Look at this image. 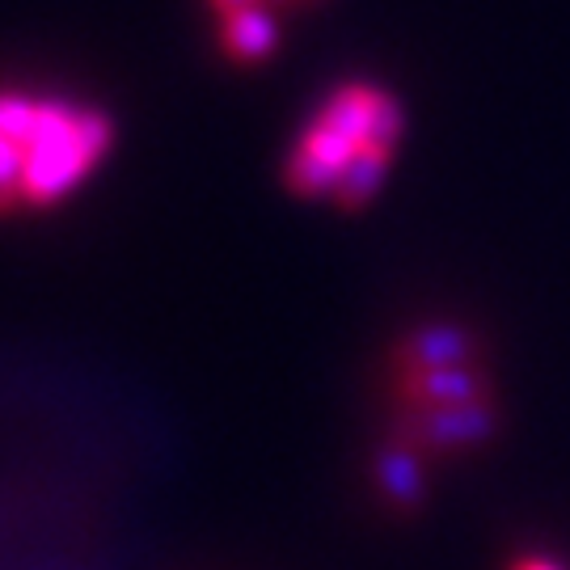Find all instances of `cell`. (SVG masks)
Wrapping results in <instances>:
<instances>
[{"label":"cell","instance_id":"1","mask_svg":"<svg viewBox=\"0 0 570 570\" xmlns=\"http://www.w3.org/2000/svg\"><path fill=\"white\" fill-rule=\"evenodd\" d=\"M406 136L402 102L372 81H346L317 106V115L287 153L284 183L301 199H322L346 178V169L367 153H397Z\"/></svg>","mask_w":570,"mask_h":570},{"label":"cell","instance_id":"2","mask_svg":"<svg viewBox=\"0 0 570 570\" xmlns=\"http://www.w3.org/2000/svg\"><path fill=\"white\" fill-rule=\"evenodd\" d=\"M115 140L110 115L94 106H72L63 98H39L30 127L18 136L26 157L21 178V204L51 207L68 190H77L81 178L102 161Z\"/></svg>","mask_w":570,"mask_h":570},{"label":"cell","instance_id":"3","mask_svg":"<svg viewBox=\"0 0 570 570\" xmlns=\"http://www.w3.org/2000/svg\"><path fill=\"white\" fill-rule=\"evenodd\" d=\"M410 428H414V440L428 444V449H478L499 428V410L490 406V402L419 410Z\"/></svg>","mask_w":570,"mask_h":570},{"label":"cell","instance_id":"4","mask_svg":"<svg viewBox=\"0 0 570 570\" xmlns=\"http://www.w3.org/2000/svg\"><path fill=\"white\" fill-rule=\"evenodd\" d=\"M402 393L414 410H444L469 406V402H490V385L478 367H428V372H406Z\"/></svg>","mask_w":570,"mask_h":570},{"label":"cell","instance_id":"5","mask_svg":"<svg viewBox=\"0 0 570 570\" xmlns=\"http://www.w3.org/2000/svg\"><path fill=\"white\" fill-rule=\"evenodd\" d=\"M279 47V21L266 13V4H249L220 18V51L233 63H258Z\"/></svg>","mask_w":570,"mask_h":570},{"label":"cell","instance_id":"6","mask_svg":"<svg viewBox=\"0 0 570 570\" xmlns=\"http://www.w3.org/2000/svg\"><path fill=\"white\" fill-rule=\"evenodd\" d=\"M397 355H402L406 372L461 367V364H469V355H473V338H469L461 326H444V322H435V326L414 330L406 343H402Z\"/></svg>","mask_w":570,"mask_h":570},{"label":"cell","instance_id":"7","mask_svg":"<svg viewBox=\"0 0 570 570\" xmlns=\"http://www.w3.org/2000/svg\"><path fill=\"white\" fill-rule=\"evenodd\" d=\"M376 478H381V490H385L393 503H402V508H414L423 499V469H419V456L410 449L381 452Z\"/></svg>","mask_w":570,"mask_h":570},{"label":"cell","instance_id":"8","mask_svg":"<svg viewBox=\"0 0 570 570\" xmlns=\"http://www.w3.org/2000/svg\"><path fill=\"white\" fill-rule=\"evenodd\" d=\"M389 153H367V157H360V161L346 169V178L338 183V190H334V204L338 207H364L376 199V190L385 186V174H389Z\"/></svg>","mask_w":570,"mask_h":570},{"label":"cell","instance_id":"9","mask_svg":"<svg viewBox=\"0 0 570 570\" xmlns=\"http://www.w3.org/2000/svg\"><path fill=\"white\" fill-rule=\"evenodd\" d=\"M21 178H26V157L21 144L0 136V212L21 207Z\"/></svg>","mask_w":570,"mask_h":570},{"label":"cell","instance_id":"10","mask_svg":"<svg viewBox=\"0 0 570 570\" xmlns=\"http://www.w3.org/2000/svg\"><path fill=\"white\" fill-rule=\"evenodd\" d=\"M220 18H228V13H237V9H249V4H263V0H207Z\"/></svg>","mask_w":570,"mask_h":570},{"label":"cell","instance_id":"11","mask_svg":"<svg viewBox=\"0 0 570 570\" xmlns=\"http://www.w3.org/2000/svg\"><path fill=\"white\" fill-rule=\"evenodd\" d=\"M511 570H562L558 562H550V558H520Z\"/></svg>","mask_w":570,"mask_h":570},{"label":"cell","instance_id":"12","mask_svg":"<svg viewBox=\"0 0 570 570\" xmlns=\"http://www.w3.org/2000/svg\"><path fill=\"white\" fill-rule=\"evenodd\" d=\"M275 4H284V0H275Z\"/></svg>","mask_w":570,"mask_h":570}]
</instances>
